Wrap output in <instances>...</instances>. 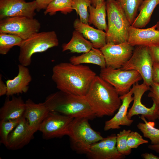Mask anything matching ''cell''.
Wrapping results in <instances>:
<instances>
[{"label": "cell", "mask_w": 159, "mask_h": 159, "mask_svg": "<svg viewBox=\"0 0 159 159\" xmlns=\"http://www.w3.org/2000/svg\"><path fill=\"white\" fill-rule=\"evenodd\" d=\"M96 76L88 66L62 62L53 67L52 78L59 90L85 96Z\"/></svg>", "instance_id": "6da1fadb"}, {"label": "cell", "mask_w": 159, "mask_h": 159, "mask_svg": "<svg viewBox=\"0 0 159 159\" xmlns=\"http://www.w3.org/2000/svg\"><path fill=\"white\" fill-rule=\"evenodd\" d=\"M85 97L96 117L112 116L121 104L115 88L96 75Z\"/></svg>", "instance_id": "7a4b0ae2"}, {"label": "cell", "mask_w": 159, "mask_h": 159, "mask_svg": "<svg viewBox=\"0 0 159 159\" xmlns=\"http://www.w3.org/2000/svg\"><path fill=\"white\" fill-rule=\"evenodd\" d=\"M44 102L50 111L74 118L83 117L92 120L96 117L85 96L59 90L48 95Z\"/></svg>", "instance_id": "3957f363"}, {"label": "cell", "mask_w": 159, "mask_h": 159, "mask_svg": "<svg viewBox=\"0 0 159 159\" xmlns=\"http://www.w3.org/2000/svg\"><path fill=\"white\" fill-rule=\"evenodd\" d=\"M107 44H118L128 42L131 26L124 12L116 0H107Z\"/></svg>", "instance_id": "277c9868"}, {"label": "cell", "mask_w": 159, "mask_h": 159, "mask_svg": "<svg viewBox=\"0 0 159 159\" xmlns=\"http://www.w3.org/2000/svg\"><path fill=\"white\" fill-rule=\"evenodd\" d=\"M89 120L74 118L71 124L68 136L72 148L78 153L87 154L91 145L104 138L91 127Z\"/></svg>", "instance_id": "5b68a950"}, {"label": "cell", "mask_w": 159, "mask_h": 159, "mask_svg": "<svg viewBox=\"0 0 159 159\" xmlns=\"http://www.w3.org/2000/svg\"><path fill=\"white\" fill-rule=\"evenodd\" d=\"M59 41L54 31L38 32L25 40L20 45L18 60L25 66L30 65L32 55L36 53L45 52L59 45Z\"/></svg>", "instance_id": "8992f818"}, {"label": "cell", "mask_w": 159, "mask_h": 159, "mask_svg": "<svg viewBox=\"0 0 159 159\" xmlns=\"http://www.w3.org/2000/svg\"><path fill=\"white\" fill-rule=\"evenodd\" d=\"M99 76L112 86L120 96L128 93L132 85L142 79L136 71L108 67L101 69Z\"/></svg>", "instance_id": "52a82bcc"}, {"label": "cell", "mask_w": 159, "mask_h": 159, "mask_svg": "<svg viewBox=\"0 0 159 159\" xmlns=\"http://www.w3.org/2000/svg\"><path fill=\"white\" fill-rule=\"evenodd\" d=\"M153 63L148 47L138 46L134 49L130 58L121 69L137 71L141 76L143 83L150 87L153 82L152 76Z\"/></svg>", "instance_id": "ba28073f"}, {"label": "cell", "mask_w": 159, "mask_h": 159, "mask_svg": "<svg viewBox=\"0 0 159 159\" xmlns=\"http://www.w3.org/2000/svg\"><path fill=\"white\" fill-rule=\"evenodd\" d=\"M40 28V23L34 18L9 17L0 21V32L16 35L23 40L39 32Z\"/></svg>", "instance_id": "9c48e42d"}, {"label": "cell", "mask_w": 159, "mask_h": 159, "mask_svg": "<svg viewBox=\"0 0 159 159\" xmlns=\"http://www.w3.org/2000/svg\"><path fill=\"white\" fill-rule=\"evenodd\" d=\"M74 118L54 112L50 111L39 129L45 140L68 135Z\"/></svg>", "instance_id": "30bf717a"}, {"label": "cell", "mask_w": 159, "mask_h": 159, "mask_svg": "<svg viewBox=\"0 0 159 159\" xmlns=\"http://www.w3.org/2000/svg\"><path fill=\"white\" fill-rule=\"evenodd\" d=\"M131 89L134 95L133 102L132 106L127 112L128 118L131 119L134 116L141 115L149 121L154 122L158 119L157 112L159 105L153 101L152 107L148 108L141 102L143 95L145 92L149 90L150 86L144 83L139 84L137 82L133 85Z\"/></svg>", "instance_id": "8fae6325"}, {"label": "cell", "mask_w": 159, "mask_h": 159, "mask_svg": "<svg viewBox=\"0 0 159 159\" xmlns=\"http://www.w3.org/2000/svg\"><path fill=\"white\" fill-rule=\"evenodd\" d=\"M133 47L127 42L115 44H107L100 49L104 55L106 67L120 69L132 56Z\"/></svg>", "instance_id": "7c38bea8"}, {"label": "cell", "mask_w": 159, "mask_h": 159, "mask_svg": "<svg viewBox=\"0 0 159 159\" xmlns=\"http://www.w3.org/2000/svg\"><path fill=\"white\" fill-rule=\"evenodd\" d=\"M36 10V0H0V19L9 17L34 18Z\"/></svg>", "instance_id": "4fadbf2b"}, {"label": "cell", "mask_w": 159, "mask_h": 159, "mask_svg": "<svg viewBox=\"0 0 159 159\" xmlns=\"http://www.w3.org/2000/svg\"><path fill=\"white\" fill-rule=\"evenodd\" d=\"M93 159H123L116 147V135L113 134L92 144L86 154Z\"/></svg>", "instance_id": "5bb4252c"}, {"label": "cell", "mask_w": 159, "mask_h": 159, "mask_svg": "<svg viewBox=\"0 0 159 159\" xmlns=\"http://www.w3.org/2000/svg\"><path fill=\"white\" fill-rule=\"evenodd\" d=\"M156 23L145 29L138 28L131 26L129 28L128 42L133 47H147L159 46V30L156 29Z\"/></svg>", "instance_id": "9a60e30c"}, {"label": "cell", "mask_w": 159, "mask_h": 159, "mask_svg": "<svg viewBox=\"0 0 159 159\" xmlns=\"http://www.w3.org/2000/svg\"><path fill=\"white\" fill-rule=\"evenodd\" d=\"M34 134L23 116L9 134L6 147L11 150L21 149L29 143Z\"/></svg>", "instance_id": "2e32d148"}, {"label": "cell", "mask_w": 159, "mask_h": 159, "mask_svg": "<svg viewBox=\"0 0 159 159\" xmlns=\"http://www.w3.org/2000/svg\"><path fill=\"white\" fill-rule=\"evenodd\" d=\"M133 92L132 89L127 93L120 96L122 103L118 111L111 119L105 123L104 130L107 131L111 130L119 129L120 126H130L133 120L127 117V110L131 103L133 101Z\"/></svg>", "instance_id": "e0dca14e"}, {"label": "cell", "mask_w": 159, "mask_h": 159, "mask_svg": "<svg viewBox=\"0 0 159 159\" xmlns=\"http://www.w3.org/2000/svg\"><path fill=\"white\" fill-rule=\"evenodd\" d=\"M25 104L24 117L35 133L39 130L41 124L50 111L44 102L36 103L29 99L26 101Z\"/></svg>", "instance_id": "ac0fdd59"}, {"label": "cell", "mask_w": 159, "mask_h": 159, "mask_svg": "<svg viewBox=\"0 0 159 159\" xmlns=\"http://www.w3.org/2000/svg\"><path fill=\"white\" fill-rule=\"evenodd\" d=\"M19 72L17 75L12 79L6 81L7 91V97L14 95L26 92L29 85L32 80V77L27 67L21 64L18 65Z\"/></svg>", "instance_id": "d6986e66"}, {"label": "cell", "mask_w": 159, "mask_h": 159, "mask_svg": "<svg viewBox=\"0 0 159 159\" xmlns=\"http://www.w3.org/2000/svg\"><path fill=\"white\" fill-rule=\"evenodd\" d=\"M75 30L81 33L92 43L93 47L100 49L107 44L106 32L103 30L96 29L84 23L80 19H75L73 23Z\"/></svg>", "instance_id": "ffe728a7"}, {"label": "cell", "mask_w": 159, "mask_h": 159, "mask_svg": "<svg viewBox=\"0 0 159 159\" xmlns=\"http://www.w3.org/2000/svg\"><path fill=\"white\" fill-rule=\"evenodd\" d=\"M7 97L0 109V120H7L21 118L24 116L25 102L21 97Z\"/></svg>", "instance_id": "44dd1931"}, {"label": "cell", "mask_w": 159, "mask_h": 159, "mask_svg": "<svg viewBox=\"0 0 159 159\" xmlns=\"http://www.w3.org/2000/svg\"><path fill=\"white\" fill-rule=\"evenodd\" d=\"M70 62L75 64H92L99 66L101 69L106 67L105 59L100 49L93 47L89 52L80 55L73 56L69 59Z\"/></svg>", "instance_id": "7402d4cb"}, {"label": "cell", "mask_w": 159, "mask_h": 159, "mask_svg": "<svg viewBox=\"0 0 159 159\" xmlns=\"http://www.w3.org/2000/svg\"><path fill=\"white\" fill-rule=\"evenodd\" d=\"M79 32L74 31L72 38L67 43L62 46V51L69 50L72 53H85L90 51L93 47L92 43L85 39Z\"/></svg>", "instance_id": "603a6c76"}, {"label": "cell", "mask_w": 159, "mask_h": 159, "mask_svg": "<svg viewBox=\"0 0 159 159\" xmlns=\"http://www.w3.org/2000/svg\"><path fill=\"white\" fill-rule=\"evenodd\" d=\"M159 4V0H144L139 9V13L131 25L136 28L145 27L149 23L153 12Z\"/></svg>", "instance_id": "cb8c5ba5"}, {"label": "cell", "mask_w": 159, "mask_h": 159, "mask_svg": "<svg viewBox=\"0 0 159 159\" xmlns=\"http://www.w3.org/2000/svg\"><path fill=\"white\" fill-rule=\"evenodd\" d=\"M89 24H92L98 29L106 32L107 25L106 21V8L105 1L95 7L91 5L88 7Z\"/></svg>", "instance_id": "d4e9b609"}, {"label": "cell", "mask_w": 159, "mask_h": 159, "mask_svg": "<svg viewBox=\"0 0 159 159\" xmlns=\"http://www.w3.org/2000/svg\"><path fill=\"white\" fill-rule=\"evenodd\" d=\"M140 118L144 122L138 123L137 125L138 129L141 132L144 137L150 140L151 144H159V129L155 127L154 122H148L144 117L142 115Z\"/></svg>", "instance_id": "484cf974"}, {"label": "cell", "mask_w": 159, "mask_h": 159, "mask_svg": "<svg viewBox=\"0 0 159 159\" xmlns=\"http://www.w3.org/2000/svg\"><path fill=\"white\" fill-rule=\"evenodd\" d=\"M124 12L131 25L137 16L143 0H116Z\"/></svg>", "instance_id": "4316f807"}, {"label": "cell", "mask_w": 159, "mask_h": 159, "mask_svg": "<svg viewBox=\"0 0 159 159\" xmlns=\"http://www.w3.org/2000/svg\"><path fill=\"white\" fill-rule=\"evenodd\" d=\"M73 0H53L45 9V15H54L58 11L67 14L73 10L72 8Z\"/></svg>", "instance_id": "83f0119b"}, {"label": "cell", "mask_w": 159, "mask_h": 159, "mask_svg": "<svg viewBox=\"0 0 159 159\" xmlns=\"http://www.w3.org/2000/svg\"><path fill=\"white\" fill-rule=\"evenodd\" d=\"M23 40L16 35L0 32V54H6L13 47H19Z\"/></svg>", "instance_id": "f1b7e54d"}, {"label": "cell", "mask_w": 159, "mask_h": 159, "mask_svg": "<svg viewBox=\"0 0 159 159\" xmlns=\"http://www.w3.org/2000/svg\"><path fill=\"white\" fill-rule=\"evenodd\" d=\"M21 118L7 120H0V142L5 147L9 134L18 124Z\"/></svg>", "instance_id": "f546056e"}, {"label": "cell", "mask_w": 159, "mask_h": 159, "mask_svg": "<svg viewBox=\"0 0 159 159\" xmlns=\"http://www.w3.org/2000/svg\"><path fill=\"white\" fill-rule=\"evenodd\" d=\"M92 4V0H73L72 8L75 10L82 22L88 24L89 14L88 8Z\"/></svg>", "instance_id": "4dcf8cb0"}, {"label": "cell", "mask_w": 159, "mask_h": 159, "mask_svg": "<svg viewBox=\"0 0 159 159\" xmlns=\"http://www.w3.org/2000/svg\"><path fill=\"white\" fill-rule=\"evenodd\" d=\"M131 131L130 130L123 129L116 135V147L119 153L126 156L131 154L132 149L127 145V137Z\"/></svg>", "instance_id": "1f68e13d"}, {"label": "cell", "mask_w": 159, "mask_h": 159, "mask_svg": "<svg viewBox=\"0 0 159 159\" xmlns=\"http://www.w3.org/2000/svg\"><path fill=\"white\" fill-rule=\"evenodd\" d=\"M148 143V140L144 139L137 132L131 131L127 137V145L131 149L137 148L140 145Z\"/></svg>", "instance_id": "d6a6232c"}, {"label": "cell", "mask_w": 159, "mask_h": 159, "mask_svg": "<svg viewBox=\"0 0 159 159\" xmlns=\"http://www.w3.org/2000/svg\"><path fill=\"white\" fill-rule=\"evenodd\" d=\"M148 96L159 105V83L153 82Z\"/></svg>", "instance_id": "836d02e7"}, {"label": "cell", "mask_w": 159, "mask_h": 159, "mask_svg": "<svg viewBox=\"0 0 159 159\" xmlns=\"http://www.w3.org/2000/svg\"><path fill=\"white\" fill-rule=\"evenodd\" d=\"M148 49L153 62H159V46L150 47Z\"/></svg>", "instance_id": "e575fe53"}, {"label": "cell", "mask_w": 159, "mask_h": 159, "mask_svg": "<svg viewBox=\"0 0 159 159\" xmlns=\"http://www.w3.org/2000/svg\"><path fill=\"white\" fill-rule=\"evenodd\" d=\"M152 76L153 82L159 83V62H153Z\"/></svg>", "instance_id": "d590c367"}, {"label": "cell", "mask_w": 159, "mask_h": 159, "mask_svg": "<svg viewBox=\"0 0 159 159\" xmlns=\"http://www.w3.org/2000/svg\"><path fill=\"white\" fill-rule=\"evenodd\" d=\"M36 4V10L39 11L45 9L48 5L53 0H35Z\"/></svg>", "instance_id": "8d00e7d4"}, {"label": "cell", "mask_w": 159, "mask_h": 159, "mask_svg": "<svg viewBox=\"0 0 159 159\" xmlns=\"http://www.w3.org/2000/svg\"><path fill=\"white\" fill-rule=\"evenodd\" d=\"M7 91L6 85L2 80V75H0V96L6 95Z\"/></svg>", "instance_id": "74e56055"}, {"label": "cell", "mask_w": 159, "mask_h": 159, "mask_svg": "<svg viewBox=\"0 0 159 159\" xmlns=\"http://www.w3.org/2000/svg\"><path fill=\"white\" fill-rule=\"evenodd\" d=\"M142 157L145 159H159L157 156L152 153H145L141 154Z\"/></svg>", "instance_id": "f35d334b"}, {"label": "cell", "mask_w": 159, "mask_h": 159, "mask_svg": "<svg viewBox=\"0 0 159 159\" xmlns=\"http://www.w3.org/2000/svg\"><path fill=\"white\" fill-rule=\"evenodd\" d=\"M148 148L150 149L159 153V144L153 145L151 144L148 145Z\"/></svg>", "instance_id": "ab89813d"}, {"label": "cell", "mask_w": 159, "mask_h": 159, "mask_svg": "<svg viewBox=\"0 0 159 159\" xmlns=\"http://www.w3.org/2000/svg\"><path fill=\"white\" fill-rule=\"evenodd\" d=\"M105 1L104 0H92L91 5L95 7L97 5L102 3Z\"/></svg>", "instance_id": "60d3db41"}, {"label": "cell", "mask_w": 159, "mask_h": 159, "mask_svg": "<svg viewBox=\"0 0 159 159\" xmlns=\"http://www.w3.org/2000/svg\"><path fill=\"white\" fill-rule=\"evenodd\" d=\"M157 29L159 30V21L157 22Z\"/></svg>", "instance_id": "b9f144b4"}, {"label": "cell", "mask_w": 159, "mask_h": 159, "mask_svg": "<svg viewBox=\"0 0 159 159\" xmlns=\"http://www.w3.org/2000/svg\"><path fill=\"white\" fill-rule=\"evenodd\" d=\"M157 115H158V119H159V107H158V112H157Z\"/></svg>", "instance_id": "7bdbcfd3"}]
</instances>
